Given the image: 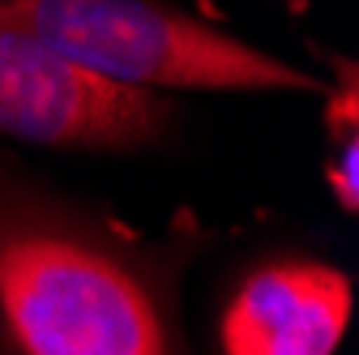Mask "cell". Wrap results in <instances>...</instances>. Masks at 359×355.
Here are the masks:
<instances>
[{
	"label": "cell",
	"mask_w": 359,
	"mask_h": 355,
	"mask_svg": "<svg viewBox=\"0 0 359 355\" xmlns=\"http://www.w3.org/2000/svg\"><path fill=\"white\" fill-rule=\"evenodd\" d=\"M0 347L26 355L171 351L158 283L107 236L0 159Z\"/></svg>",
	"instance_id": "6da1fadb"
},
{
	"label": "cell",
	"mask_w": 359,
	"mask_h": 355,
	"mask_svg": "<svg viewBox=\"0 0 359 355\" xmlns=\"http://www.w3.org/2000/svg\"><path fill=\"white\" fill-rule=\"evenodd\" d=\"M0 26L158 91H312V77L154 0H0Z\"/></svg>",
	"instance_id": "7a4b0ae2"
},
{
	"label": "cell",
	"mask_w": 359,
	"mask_h": 355,
	"mask_svg": "<svg viewBox=\"0 0 359 355\" xmlns=\"http://www.w3.org/2000/svg\"><path fill=\"white\" fill-rule=\"evenodd\" d=\"M359 142H355V124H346L342 133V154L338 163H330V189L338 193L342 210H355L359 206Z\"/></svg>",
	"instance_id": "5b68a950"
},
{
	"label": "cell",
	"mask_w": 359,
	"mask_h": 355,
	"mask_svg": "<svg viewBox=\"0 0 359 355\" xmlns=\"http://www.w3.org/2000/svg\"><path fill=\"white\" fill-rule=\"evenodd\" d=\"M167 120L171 103L158 86L0 26V133L69 150H133L150 146Z\"/></svg>",
	"instance_id": "3957f363"
},
{
	"label": "cell",
	"mask_w": 359,
	"mask_h": 355,
	"mask_svg": "<svg viewBox=\"0 0 359 355\" xmlns=\"http://www.w3.org/2000/svg\"><path fill=\"white\" fill-rule=\"evenodd\" d=\"M351 321L346 274L317 261H278L257 270L222 313L231 355H330Z\"/></svg>",
	"instance_id": "277c9868"
}]
</instances>
